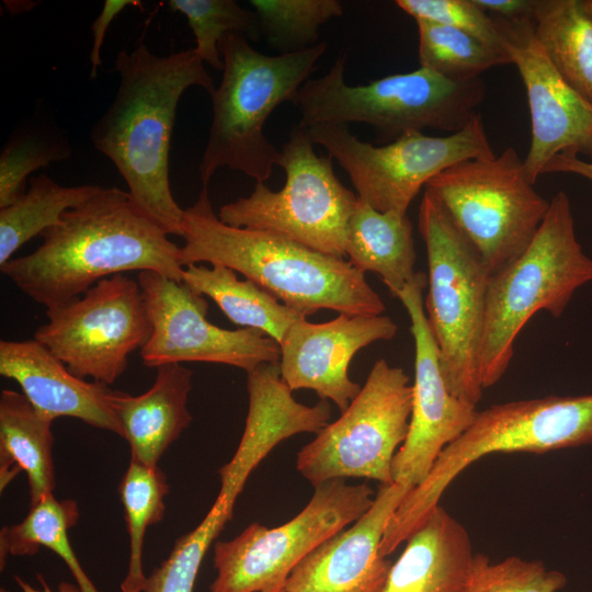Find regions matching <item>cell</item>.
I'll return each mask as SVG.
<instances>
[{
	"instance_id": "d6986e66",
	"label": "cell",
	"mask_w": 592,
	"mask_h": 592,
	"mask_svg": "<svg viewBox=\"0 0 592 592\" xmlns=\"http://www.w3.org/2000/svg\"><path fill=\"white\" fill-rule=\"evenodd\" d=\"M380 485L369 510L308 554L291 572L285 592H382L392 562L380 544L392 514L412 490Z\"/></svg>"
},
{
	"instance_id": "cb8c5ba5",
	"label": "cell",
	"mask_w": 592,
	"mask_h": 592,
	"mask_svg": "<svg viewBox=\"0 0 592 592\" xmlns=\"http://www.w3.org/2000/svg\"><path fill=\"white\" fill-rule=\"evenodd\" d=\"M53 420L39 413L20 392L3 389L0 394V489L25 471L30 506L53 494Z\"/></svg>"
},
{
	"instance_id": "f546056e",
	"label": "cell",
	"mask_w": 592,
	"mask_h": 592,
	"mask_svg": "<svg viewBox=\"0 0 592 592\" xmlns=\"http://www.w3.org/2000/svg\"><path fill=\"white\" fill-rule=\"evenodd\" d=\"M170 486L158 466L135 459L119 482L118 494L124 506L129 536L127 573L121 583L122 592H143L147 577L143 568V548L148 526L159 523L164 515V498Z\"/></svg>"
},
{
	"instance_id": "7a4b0ae2",
	"label": "cell",
	"mask_w": 592,
	"mask_h": 592,
	"mask_svg": "<svg viewBox=\"0 0 592 592\" xmlns=\"http://www.w3.org/2000/svg\"><path fill=\"white\" fill-rule=\"evenodd\" d=\"M117 92L93 125V147L116 167L134 202L168 235L182 236L184 209L170 186L169 155L177 107L184 91L215 90L194 48L168 56L138 43L115 59Z\"/></svg>"
},
{
	"instance_id": "484cf974",
	"label": "cell",
	"mask_w": 592,
	"mask_h": 592,
	"mask_svg": "<svg viewBox=\"0 0 592 592\" xmlns=\"http://www.w3.org/2000/svg\"><path fill=\"white\" fill-rule=\"evenodd\" d=\"M533 33L560 77L592 104V18L584 0H535Z\"/></svg>"
},
{
	"instance_id": "2e32d148",
	"label": "cell",
	"mask_w": 592,
	"mask_h": 592,
	"mask_svg": "<svg viewBox=\"0 0 592 592\" xmlns=\"http://www.w3.org/2000/svg\"><path fill=\"white\" fill-rule=\"evenodd\" d=\"M428 276L417 272L399 293L410 318L414 340V382L408 435L396 453L394 482L420 485L441 453L474 422L478 410L451 392L444 379L440 352L428 323L423 289Z\"/></svg>"
},
{
	"instance_id": "d590c367",
	"label": "cell",
	"mask_w": 592,
	"mask_h": 592,
	"mask_svg": "<svg viewBox=\"0 0 592 592\" xmlns=\"http://www.w3.org/2000/svg\"><path fill=\"white\" fill-rule=\"evenodd\" d=\"M566 584L567 577L542 560L510 556L492 562L476 553L466 592H558Z\"/></svg>"
},
{
	"instance_id": "ba28073f",
	"label": "cell",
	"mask_w": 592,
	"mask_h": 592,
	"mask_svg": "<svg viewBox=\"0 0 592 592\" xmlns=\"http://www.w3.org/2000/svg\"><path fill=\"white\" fill-rule=\"evenodd\" d=\"M426 249L424 310L451 392L477 406L482 397L478 356L490 273L437 197L425 189L418 216Z\"/></svg>"
},
{
	"instance_id": "836d02e7",
	"label": "cell",
	"mask_w": 592,
	"mask_h": 592,
	"mask_svg": "<svg viewBox=\"0 0 592 592\" xmlns=\"http://www.w3.org/2000/svg\"><path fill=\"white\" fill-rule=\"evenodd\" d=\"M234 506L235 502L218 494L202 522L182 535L168 558L147 577L143 592H193L203 558L231 519Z\"/></svg>"
},
{
	"instance_id": "6da1fadb",
	"label": "cell",
	"mask_w": 592,
	"mask_h": 592,
	"mask_svg": "<svg viewBox=\"0 0 592 592\" xmlns=\"http://www.w3.org/2000/svg\"><path fill=\"white\" fill-rule=\"evenodd\" d=\"M32 253L12 258L1 272L46 309L79 298L106 277L152 271L182 282L180 247L117 187H100L45 230Z\"/></svg>"
},
{
	"instance_id": "5bb4252c",
	"label": "cell",
	"mask_w": 592,
	"mask_h": 592,
	"mask_svg": "<svg viewBox=\"0 0 592 592\" xmlns=\"http://www.w3.org/2000/svg\"><path fill=\"white\" fill-rule=\"evenodd\" d=\"M34 338L80 378L110 386L143 349L152 328L138 281L125 274L101 280L82 296L46 309Z\"/></svg>"
},
{
	"instance_id": "60d3db41",
	"label": "cell",
	"mask_w": 592,
	"mask_h": 592,
	"mask_svg": "<svg viewBox=\"0 0 592 592\" xmlns=\"http://www.w3.org/2000/svg\"><path fill=\"white\" fill-rule=\"evenodd\" d=\"M36 578L42 589H36L32 587L30 583L23 580L20 576H15L14 580L18 583V585L21 588L22 592H54L41 573H37ZM57 592H80V590L78 585H73L72 583H69V582H61L58 585Z\"/></svg>"
},
{
	"instance_id": "1f68e13d",
	"label": "cell",
	"mask_w": 592,
	"mask_h": 592,
	"mask_svg": "<svg viewBox=\"0 0 592 592\" xmlns=\"http://www.w3.org/2000/svg\"><path fill=\"white\" fill-rule=\"evenodd\" d=\"M419 64L453 81H469L493 67L512 65L509 55L459 30L415 21Z\"/></svg>"
},
{
	"instance_id": "4316f807",
	"label": "cell",
	"mask_w": 592,
	"mask_h": 592,
	"mask_svg": "<svg viewBox=\"0 0 592 592\" xmlns=\"http://www.w3.org/2000/svg\"><path fill=\"white\" fill-rule=\"evenodd\" d=\"M182 282L196 294L212 298L235 325L262 331L277 343L294 322L305 318L254 282L239 280L234 270L223 265L185 266Z\"/></svg>"
},
{
	"instance_id": "7bdbcfd3",
	"label": "cell",
	"mask_w": 592,
	"mask_h": 592,
	"mask_svg": "<svg viewBox=\"0 0 592 592\" xmlns=\"http://www.w3.org/2000/svg\"><path fill=\"white\" fill-rule=\"evenodd\" d=\"M0 592H12V591H10V590H8V589H4V588H1V589H0Z\"/></svg>"
},
{
	"instance_id": "3957f363",
	"label": "cell",
	"mask_w": 592,
	"mask_h": 592,
	"mask_svg": "<svg viewBox=\"0 0 592 592\" xmlns=\"http://www.w3.org/2000/svg\"><path fill=\"white\" fill-rule=\"evenodd\" d=\"M181 237L183 267L202 262L229 267L305 317L319 309L350 316L386 310L365 274L344 258L270 231L224 224L213 210L207 186L184 209Z\"/></svg>"
},
{
	"instance_id": "d4e9b609",
	"label": "cell",
	"mask_w": 592,
	"mask_h": 592,
	"mask_svg": "<svg viewBox=\"0 0 592 592\" xmlns=\"http://www.w3.org/2000/svg\"><path fill=\"white\" fill-rule=\"evenodd\" d=\"M345 255L358 271L378 274L397 298L417 273L413 228L407 214L376 210L358 197L348 226Z\"/></svg>"
},
{
	"instance_id": "8992f818",
	"label": "cell",
	"mask_w": 592,
	"mask_h": 592,
	"mask_svg": "<svg viewBox=\"0 0 592 592\" xmlns=\"http://www.w3.org/2000/svg\"><path fill=\"white\" fill-rule=\"evenodd\" d=\"M592 282V259L574 232L570 200L559 191L525 251L490 276L478 367L483 389L508 371L514 342L538 311L559 318L574 292Z\"/></svg>"
},
{
	"instance_id": "ab89813d",
	"label": "cell",
	"mask_w": 592,
	"mask_h": 592,
	"mask_svg": "<svg viewBox=\"0 0 592 592\" xmlns=\"http://www.w3.org/2000/svg\"><path fill=\"white\" fill-rule=\"evenodd\" d=\"M550 172L572 173L592 182V161L573 155H558L544 169V173Z\"/></svg>"
},
{
	"instance_id": "83f0119b",
	"label": "cell",
	"mask_w": 592,
	"mask_h": 592,
	"mask_svg": "<svg viewBox=\"0 0 592 592\" xmlns=\"http://www.w3.org/2000/svg\"><path fill=\"white\" fill-rule=\"evenodd\" d=\"M100 187L62 186L45 173L31 178L26 191L0 208V266L33 237L59 224L67 210L89 200Z\"/></svg>"
},
{
	"instance_id": "4fadbf2b",
	"label": "cell",
	"mask_w": 592,
	"mask_h": 592,
	"mask_svg": "<svg viewBox=\"0 0 592 592\" xmlns=\"http://www.w3.org/2000/svg\"><path fill=\"white\" fill-rule=\"evenodd\" d=\"M412 397L406 372L376 361L349 407L298 452L297 470L314 487L345 478L392 483V460L408 435Z\"/></svg>"
},
{
	"instance_id": "f35d334b",
	"label": "cell",
	"mask_w": 592,
	"mask_h": 592,
	"mask_svg": "<svg viewBox=\"0 0 592 592\" xmlns=\"http://www.w3.org/2000/svg\"><path fill=\"white\" fill-rule=\"evenodd\" d=\"M483 11L504 20H519L532 16L535 0H474Z\"/></svg>"
},
{
	"instance_id": "52a82bcc",
	"label": "cell",
	"mask_w": 592,
	"mask_h": 592,
	"mask_svg": "<svg viewBox=\"0 0 592 592\" xmlns=\"http://www.w3.org/2000/svg\"><path fill=\"white\" fill-rule=\"evenodd\" d=\"M346 58L339 55L325 76L308 79L299 89L294 104L300 126L365 123L383 145L424 128L453 134L480 114L477 110L486 98L481 78L453 81L420 67L350 86L344 80Z\"/></svg>"
},
{
	"instance_id": "ac0fdd59",
	"label": "cell",
	"mask_w": 592,
	"mask_h": 592,
	"mask_svg": "<svg viewBox=\"0 0 592 592\" xmlns=\"http://www.w3.org/2000/svg\"><path fill=\"white\" fill-rule=\"evenodd\" d=\"M397 330L395 321L384 315L339 314L321 323L301 318L278 343L282 378L292 391L311 389L343 412L362 388L349 377L351 360L373 342L391 340Z\"/></svg>"
},
{
	"instance_id": "d6a6232c",
	"label": "cell",
	"mask_w": 592,
	"mask_h": 592,
	"mask_svg": "<svg viewBox=\"0 0 592 592\" xmlns=\"http://www.w3.org/2000/svg\"><path fill=\"white\" fill-rule=\"evenodd\" d=\"M261 35L278 55L291 54L317 45L319 29L341 16L338 0H251Z\"/></svg>"
},
{
	"instance_id": "4dcf8cb0",
	"label": "cell",
	"mask_w": 592,
	"mask_h": 592,
	"mask_svg": "<svg viewBox=\"0 0 592 592\" xmlns=\"http://www.w3.org/2000/svg\"><path fill=\"white\" fill-rule=\"evenodd\" d=\"M71 155L69 140L56 124L41 117L23 122L0 153V208L9 206L26 191L32 172L67 160Z\"/></svg>"
},
{
	"instance_id": "44dd1931",
	"label": "cell",
	"mask_w": 592,
	"mask_h": 592,
	"mask_svg": "<svg viewBox=\"0 0 592 592\" xmlns=\"http://www.w3.org/2000/svg\"><path fill=\"white\" fill-rule=\"evenodd\" d=\"M0 374L16 382L31 405L48 419L76 418L122 437L111 403L113 389L73 375L35 339L1 340Z\"/></svg>"
},
{
	"instance_id": "b9f144b4",
	"label": "cell",
	"mask_w": 592,
	"mask_h": 592,
	"mask_svg": "<svg viewBox=\"0 0 592 592\" xmlns=\"http://www.w3.org/2000/svg\"><path fill=\"white\" fill-rule=\"evenodd\" d=\"M585 8L592 18V0H584Z\"/></svg>"
},
{
	"instance_id": "30bf717a",
	"label": "cell",
	"mask_w": 592,
	"mask_h": 592,
	"mask_svg": "<svg viewBox=\"0 0 592 592\" xmlns=\"http://www.w3.org/2000/svg\"><path fill=\"white\" fill-rule=\"evenodd\" d=\"M425 189L437 197L490 275L525 251L549 208L511 147L492 158L460 161L433 178Z\"/></svg>"
},
{
	"instance_id": "e575fe53",
	"label": "cell",
	"mask_w": 592,
	"mask_h": 592,
	"mask_svg": "<svg viewBox=\"0 0 592 592\" xmlns=\"http://www.w3.org/2000/svg\"><path fill=\"white\" fill-rule=\"evenodd\" d=\"M168 5L187 19L195 36L200 58L223 70L220 41L230 33H241L258 42L262 35L258 16L235 0H170Z\"/></svg>"
},
{
	"instance_id": "7402d4cb",
	"label": "cell",
	"mask_w": 592,
	"mask_h": 592,
	"mask_svg": "<svg viewBox=\"0 0 592 592\" xmlns=\"http://www.w3.org/2000/svg\"><path fill=\"white\" fill-rule=\"evenodd\" d=\"M405 543L382 592H466L476 553L466 527L442 505Z\"/></svg>"
},
{
	"instance_id": "e0dca14e",
	"label": "cell",
	"mask_w": 592,
	"mask_h": 592,
	"mask_svg": "<svg viewBox=\"0 0 592 592\" xmlns=\"http://www.w3.org/2000/svg\"><path fill=\"white\" fill-rule=\"evenodd\" d=\"M502 48L522 78L531 115V146L523 160L535 184L558 155H587L592 161V104L560 77L533 33V19H494Z\"/></svg>"
},
{
	"instance_id": "8d00e7d4",
	"label": "cell",
	"mask_w": 592,
	"mask_h": 592,
	"mask_svg": "<svg viewBox=\"0 0 592 592\" xmlns=\"http://www.w3.org/2000/svg\"><path fill=\"white\" fill-rule=\"evenodd\" d=\"M415 21H428L465 32L480 42L502 49V36L493 18L474 0H397Z\"/></svg>"
},
{
	"instance_id": "f1b7e54d",
	"label": "cell",
	"mask_w": 592,
	"mask_h": 592,
	"mask_svg": "<svg viewBox=\"0 0 592 592\" xmlns=\"http://www.w3.org/2000/svg\"><path fill=\"white\" fill-rule=\"evenodd\" d=\"M79 517L77 502L71 499L57 500L54 494L42 499L30 508L24 520L2 527L0 532V568L12 556H30L45 547L58 555L68 566L80 592H99L80 566L71 548L68 530Z\"/></svg>"
},
{
	"instance_id": "9a60e30c",
	"label": "cell",
	"mask_w": 592,
	"mask_h": 592,
	"mask_svg": "<svg viewBox=\"0 0 592 592\" xmlns=\"http://www.w3.org/2000/svg\"><path fill=\"white\" fill-rule=\"evenodd\" d=\"M152 332L140 350L145 366L208 362L247 373L262 363H280V344L262 331L228 330L207 320L208 304L186 284L152 271L138 274Z\"/></svg>"
},
{
	"instance_id": "9c48e42d",
	"label": "cell",
	"mask_w": 592,
	"mask_h": 592,
	"mask_svg": "<svg viewBox=\"0 0 592 592\" xmlns=\"http://www.w3.org/2000/svg\"><path fill=\"white\" fill-rule=\"evenodd\" d=\"M332 160L315 152L307 128L297 124L276 161L285 173L284 186L272 191L257 182L249 196L223 205L218 218L232 227L270 231L344 258L348 226L358 196L337 178Z\"/></svg>"
},
{
	"instance_id": "8fae6325",
	"label": "cell",
	"mask_w": 592,
	"mask_h": 592,
	"mask_svg": "<svg viewBox=\"0 0 592 592\" xmlns=\"http://www.w3.org/2000/svg\"><path fill=\"white\" fill-rule=\"evenodd\" d=\"M375 493L367 483L333 479L315 487L308 504L276 527L252 523L214 545L209 592H285L293 569L315 548L363 516Z\"/></svg>"
},
{
	"instance_id": "277c9868",
	"label": "cell",
	"mask_w": 592,
	"mask_h": 592,
	"mask_svg": "<svg viewBox=\"0 0 592 592\" xmlns=\"http://www.w3.org/2000/svg\"><path fill=\"white\" fill-rule=\"evenodd\" d=\"M327 49L319 42L307 49L270 56L255 50L246 35L230 33L219 43L223 77L209 94L213 119L198 171L203 186L221 167L264 183L278 150L264 133L272 112L295 102Z\"/></svg>"
},
{
	"instance_id": "5b68a950",
	"label": "cell",
	"mask_w": 592,
	"mask_h": 592,
	"mask_svg": "<svg viewBox=\"0 0 592 592\" xmlns=\"http://www.w3.org/2000/svg\"><path fill=\"white\" fill-rule=\"evenodd\" d=\"M592 444V394L546 396L492 405L441 453L426 478L405 497L380 544L392 554L440 504L449 485L467 467L494 453H534Z\"/></svg>"
},
{
	"instance_id": "7c38bea8",
	"label": "cell",
	"mask_w": 592,
	"mask_h": 592,
	"mask_svg": "<svg viewBox=\"0 0 592 592\" xmlns=\"http://www.w3.org/2000/svg\"><path fill=\"white\" fill-rule=\"evenodd\" d=\"M306 128L312 144L323 147L346 172L357 196L379 212L407 214L419 191L442 171L464 160L496 156L480 114L447 136L409 132L379 146L358 139L348 125Z\"/></svg>"
},
{
	"instance_id": "ffe728a7",
	"label": "cell",
	"mask_w": 592,
	"mask_h": 592,
	"mask_svg": "<svg viewBox=\"0 0 592 592\" xmlns=\"http://www.w3.org/2000/svg\"><path fill=\"white\" fill-rule=\"evenodd\" d=\"M249 408L244 430L231 459L218 469L220 490L236 502L248 477L282 441L298 433L317 434L331 419V406L295 400L283 380L280 363H262L248 372Z\"/></svg>"
},
{
	"instance_id": "603a6c76",
	"label": "cell",
	"mask_w": 592,
	"mask_h": 592,
	"mask_svg": "<svg viewBox=\"0 0 592 592\" xmlns=\"http://www.w3.org/2000/svg\"><path fill=\"white\" fill-rule=\"evenodd\" d=\"M193 372L178 364L157 367L152 386L132 396L112 390L111 403L130 448V459L158 466L166 449L192 422L187 408Z\"/></svg>"
},
{
	"instance_id": "74e56055",
	"label": "cell",
	"mask_w": 592,
	"mask_h": 592,
	"mask_svg": "<svg viewBox=\"0 0 592 592\" xmlns=\"http://www.w3.org/2000/svg\"><path fill=\"white\" fill-rule=\"evenodd\" d=\"M127 7H143L137 0H105L101 12L91 24L92 47L90 50V77L95 78L102 66L101 50L107 29L113 20Z\"/></svg>"
}]
</instances>
